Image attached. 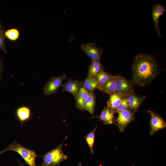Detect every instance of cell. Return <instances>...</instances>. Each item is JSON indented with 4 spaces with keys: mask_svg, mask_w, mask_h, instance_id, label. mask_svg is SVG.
<instances>
[{
    "mask_svg": "<svg viewBox=\"0 0 166 166\" xmlns=\"http://www.w3.org/2000/svg\"><path fill=\"white\" fill-rule=\"evenodd\" d=\"M131 81L133 84L144 87L152 81L160 73L161 69L152 55L140 53L134 57L132 65Z\"/></svg>",
    "mask_w": 166,
    "mask_h": 166,
    "instance_id": "obj_1",
    "label": "cell"
},
{
    "mask_svg": "<svg viewBox=\"0 0 166 166\" xmlns=\"http://www.w3.org/2000/svg\"><path fill=\"white\" fill-rule=\"evenodd\" d=\"M65 140L57 147L45 153L41 156L43 161L40 166H56L67 159L68 156L65 154L62 150Z\"/></svg>",
    "mask_w": 166,
    "mask_h": 166,
    "instance_id": "obj_2",
    "label": "cell"
},
{
    "mask_svg": "<svg viewBox=\"0 0 166 166\" xmlns=\"http://www.w3.org/2000/svg\"><path fill=\"white\" fill-rule=\"evenodd\" d=\"M9 150L14 151L18 153L29 166H37L35 158L38 156L35 152L22 146L17 143L16 140L6 148L0 151V155L5 151Z\"/></svg>",
    "mask_w": 166,
    "mask_h": 166,
    "instance_id": "obj_3",
    "label": "cell"
},
{
    "mask_svg": "<svg viewBox=\"0 0 166 166\" xmlns=\"http://www.w3.org/2000/svg\"><path fill=\"white\" fill-rule=\"evenodd\" d=\"M116 76V93L124 97H127L134 93L133 84L128 80L118 74Z\"/></svg>",
    "mask_w": 166,
    "mask_h": 166,
    "instance_id": "obj_4",
    "label": "cell"
},
{
    "mask_svg": "<svg viewBox=\"0 0 166 166\" xmlns=\"http://www.w3.org/2000/svg\"><path fill=\"white\" fill-rule=\"evenodd\" d=\"M118 113V115L117 118L115 119L114 124L117 125L121 132H124L128 125L134 120V113L128 109Z\"/></svg>",
    "mask_w": 166,
    "mask_h": 166,
    "instance_id": "obj_5",
    "label": "cell"
},
{
    "mask_svg": "<svg viewBox=\"0 0 166 166\" xmlns=\"http://www.w3.org/2000/svg\"><path fill=\"white\" fill-rule=\"evenodd\" d=\"M66 75L63 74L59 76L53 77L49 80L43 88L44 93L47 96L56 93L62 81L65 79Z\"/></svg>",
    "mask_w": 166,
    "mask_h": 166,
    "instance_id": "obj_6",
    "label": "cell"
},
{
    "mask_svg": "<svg viewBox=\"0 0 166 166\" xmlns=\"http://www.w3.org/2000/svg\"><path fill=\"white\" fill-rule=\"evenodd\" d=\"M81 49L92 60H100L104 49L93 42H89L81 45Z\"/></svg>",
    "mask_w": 166,
    "mask_h": 166,
    "instance_id": "obj_7",
    "label": "cell"
},
{
    "mask_svg": "<svg viewBox=\"0 0 166 166\" xmlns=\"http://www.w3.org/2000/svg\"><path fill=\"white\" fill-rule=\"evenodd\" d=\"M145 111L150 117V135H153L160 130L166 128V122L161 117L153 111L150 110Z\"/></svg>",
    "mask_w": 166,
    "mask_h": 166,
    "instance_id": "obj_8",
    "label": "cell"
},
{
    "mask_svg": "<svg viewBox=\"0 0 166 166\" xmlns=\"http://www.w3.org/2000/svg\"><path fill=\"white\" fill-rule=\"evenodd\" d=\"M152 17L156 32L159 36L161 35L159 26V19L166 11V9L164 6L160 4H156L152 8Z\"/></svg>",
    "mask_w": 166,
    "mask_h": 166,
    "instance_id": "obj_9",
    "label": "cell"
},
{
    "mask_svg": "<svg viewBox=\"0 0 166 166\" xmlns=\"http://www.w3.org/2000/svg\"><path fill=\"white\" fill-rule=\"evenodd\" d=\"M82 81L78 80L69 79L61 85L63 87V91H66L72 93L75 98L77 97L80 89L82 87Z\"/></svg>",
    "mask_w": 166,
    "mask_h": 166,
    "instance_id": "obj_10",
    "label": "cell"
},
{
    "mask_svg": "<svg viewBox=\"0 0 166 166\" xmlns=\"http://www.w3.org/2000/svg\"><path fill=\"white\" fill-rule=\"evenodd\" d=\"M127 97L129 110L133 113L137 112L141 104L144 101L145 96L132 93Z\"/></svg>",
    "mask_w": 166,
    "mask_h": 166,
    "instance_id": "obj_11",
    "label": "cell"
},
{
    "mask_svg": "<svg viewBox=\"0 0 166 166\" xmlns=\"http://www.w3.org/2000/svg\"><path fill=\"white\" fill-rule=\"evenodd\" d=\"M114 113L108 107H105L100 114L92 117L90 118H98L100 121H103L104 125L111 124L114 123Z\"/></svg>",
    "mask_w": 166,
    "mask_h": 166,
    "instance_id": "obj_12",
    "label": "cell"
},
{
    "mask_svg": "<svg viewBox=\"0 0 166 166\" xmlns=\"http://www.w3.org/2000/svg\"><path fill=\"white\" fill-rule=\"evenodd\" d=\"M15 115L18 120L22 124L24 122L30 118L31 116V110L28 106H22L17 109Z\"/></svg>",
    "mask_w": 166,
    "mask_h": 166,
    "instance_id": "obj_13",
    "label": "cell"
},
{
    "mask_svg": "<svg viewBox=\"0 0 166 166\" xmlns=\"http://www.w3.org/2000/svg\"><path fill=\"white\" fill-rule=\"evenodd\" d=\"M124 97L116 92L110 94L109 98L107 102V107L114 113V110L121 104Z\"/></svg>",
    "mask_w": 166,
    "mask_h": 166,
    "instance_id": "obj_14",
    "label": "cell"
},
{
    "mask_svg": "<svg viewBox=\"0 0 166 166\" xmlns=\"http://www.w3.org/2000/svg\"><path fill=\"white\" fill-rule=\"evenodd\" d=\"M97 89L102 92L109 94L115 92L116 89V76L98 88Z\"/></svg>",
    "mask_w": 166,
    "mask_h": 166,
    "instance_id": "obj_15",
    "label": "cell"
},
{
    "mask_svg": "<svg viewBox=\"0 0 166 166\" xmlns=\"http://www.w3.org/2000/svg\"><path fill=\"white\" fill-rule=\"evenodd\" d=\"M103 70L104 67L100 60H92V62L89 68L88 76L95 77Z\"/></svg>",
    "mask_w": 166,
    "mask_h": 166,
    "instance_id": "obj_16",
    "label": "cell"
},
{
    "mask_svg": "<svg viewBox=\"0 0 166 166\" xmlns=\"http://www.w3.org/2000/svg\"><path fill=\"white\" fill-rule=\"evenodd\" d=\"M89 93L82 87L81 88L75 98L76 101V107L77 108L82 111L84 110V103L88 97Z\"/></svg>",
    "mask_w": 166,
    "mask_h": 166,
    "instance_id": "obj_17",
    "label": "cell"
},
{
    "mask_svg": "<svg viewBox=\"0 0 166 166\" xmlns=\"http://www.w3.org/2000/svg\"><path fill=\"white\" fill-rule=\"evenodd\" d=\"M96 104V97L93 92L89 93V96L85 101L83 107L84 110L89 112L92 115H93Z\"/></svg>",
    "mask_w": 166,
    "mask_h": 166,
    "instance_id": "obj_18",
    "label": "cell"
},
{
    "mask_svg": "<svg viewBox=\"0 0 166 166\" xmlns=\"http://www.w3.org/2000/svg\"><path fill=\"white\" fill-rule=\"evenodd\" d=\"M82 87L88 92L91 93L97 89L98 86L94 77L87 76L83 83Z\"/></svg>",
    "mask_w": 166,
    "mask_h": 166,
    "instance_id": "obj_19",
    "label": "cell"
},
{
    "mask_svg": "<svg viewBox=\"0 0 166 166\" xmlns=\"http://www.w3.org/2000/svg\"><path fill=\"white\" fill-rule=\"evenodd\" d=\"M4 34L6 38L12 42H15L18 40L20 36L19 30L15 28H10L4 31Z\"/></svg>",
    "mask_w": 166,
    "mask_h": 166,
    "instance_id": "obj_20",
    "label": "cell"
},
{
    "mask_svg": "<svg viewBox=\"0 0 166 166\" xmlns=\"http://www.w3.org/2000/svg\"><path fill=\"white\" fill-rule=\"evenodd\" d=\"M114 76L109 74L104 70L101 72L94 77L98 84V88L102 86Z\"/></svg>",
    "mask_w": 166,
    "mask_h": 166,
    "instance_id": "obj_21",
    "label": "cell"
},
{
    "mask_svg": "<svg viewBox=\"0 0 166 166\" xmlns=\"http://www.w3.org/2000/svg\"><path fill=\"white\" fill-rule=\"evenodd\" d=\"M97 126L98 125H97L94 129L85 137V141L89 148L91 152L93 154L94 153L93 147L95 140V133Z\"/></svg>",
    "mask_w": 166,
    "mask_h": 166,
    "instance_id": "obj_22",
    "label": "cell"
},
{
    "mask_svg": "<svg viewBox=\"0 0 166 166\" xmlns=\"http://www.w3.org/2000/svg\"><path fill=\"white\" fill-rule=\"evenodd\" d=\"M4 27L0 22V49L5 53H7L6 48V38L4 34Z\"/></svg>",
    "mask_w": 166,
    "mask_h": 166,
    "instance_id": "obj_23",
    "label": "cell"
},
{
    "mask_svg": "<svg viewBox=\"0 0 166 166\" xmlns=\"http://www.w3.org/2000/svg\"><path fill=\"white\" fill-rule=\"evenodd\" d=\"M128 109L129 106L127 97H124L121 104L116 108L114 113H118L124 110Z\"/></svg>",
    "mask_w": 166,
    "mask_h": 166,
    "instance_id": "obj_24",
    "label": "cell"
},
{
    "mask_svg": "<svg viewBox=\"0 0 166 166\" xmlns=\"http://www.w3.org/2000/svg\"><path fill=\"white\" fill-rule=\"evenodd\" d=\"M5 69V67L3 64V59L0 58V81L2 80V74Z\"/></svg>",
    "mask_w": 166,
    "mask_h": 166,
    "instance_id": "obj_25",
    "label": "cell"
},
{
    "mask_svg": "<svg viewBox=\"0 0 166 166\" xmlns=\"http://www.w3.org/2000/svg\"><path fill=\"white\" fill-rule=\"evenodd\" d=\"M18 161L20 164V166H24V164H21L19 161Z\"/></svg>",
    "mask_w": 166,
    "mask_h": 166,
    "instance_id": "obj_26",
    "label": "cell"
},
{
    "mask_svg": "<svg viewBox=\"0 0 166 166\" xmlns=\"http://www.w3.org/2000/svg\"><path fill=\"white\" fill-rule=\"evenodd\" d=\"M132 166H134V165H132Z\"/></svg>",
    "mask_w": 166,
    "mask_h": 166,
    "instance_id": "obj_27",
    "label": "cell"
}]
</instances>
